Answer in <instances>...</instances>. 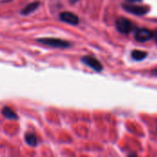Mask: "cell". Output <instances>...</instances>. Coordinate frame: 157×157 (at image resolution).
Segmentation results:
<instances>
[{"label":"cell","instance_id":"1","mask_svg":"<svg viewBox=\"0 0 157 157\" xmlns=\"http://www.w3.org/2000/svg\"><path fill=\"white\" fill-rule=\"evenodd\" d=\"M116 29L123 34H128L130 33L133 29H134V25L133 23L125 17H119L116 20Z\"/></svg>","mask_w":157,"mask_h":157},{"label":"cell","instance_id":"2","mask_svg":"<svg viewBox=\"0 0 157 157\" xmlns=\"http://www.w3.org/2000/svg\"><path fill=\"white\" fill-rule=\"evenodd\" d=\"M38 42L48 45V46H52L54 48H68L70 47V43L68 41L60 40V39H54V38H42V39H39Z\"/></svg>","mask_w":157,"mask_h":157},{"label":"cell","instance_id":"3","mask_svg":"<svg viewBox=\"0 0 157 157\" xmlns=\"http://www.w3.org/2000/svg\"><path fill=\"white\" fill-rule=\"evenodd\" d=\"M122 6L127 12H130L132 14L138 15V16L147 14L150 10V8L146 6H136L132 4H126V5H123Z\"/></svg>","mask_w":157,"mask_h":157},{"label":"cell","instance_id":"4","mask_svg":"<svg viewBox=\"0 0 157 157\" xmlns=\"http://www.w3.org/2000/svg\"><path fill=\"white\" fill-rule=\"evenodd\" d=\"M153 35H154L153 31H151L148 29H144V28L137 29H135V32H134V38L139 42H144V41L151 40L153 38Z\"/></svg>","mask_w":157,"mask_h":157},{"label":"cell","instance_id":"5","mask_svg":"<svg viewBox=\"0 0 157 157\" xmlns=\"http://www.w3.org/2000/svg\"><path fill=\"white\" fill-rule=\"evenodd\" d=\"M82 62L83 63H85L86 65L89 66L90 68L97 72H101L103 69V65L100 63V62L92 56H84L82 58Z\"/></svg>","mask_w":157,"mask_h":157},{"label":"cell","instance_id":"6","mask_svg":"<svg viewBox=\"0 0 157 157\" xmlns=\"http://www.w3.org/2000/svg\"><path fill=\"white\" fill-rule=\"evenodd\" d=\"M60 19L62 21H64L66 23L72 24V25H77L79 22V18L78 17L71 12H63L60 15Z\"/></svg>","mask_w":157,"mask_h":157},{"label":"cell","instance_id":"7","mask_svg":"<svg viewBox=\"0 0 157 157\" xmlns=\"http://www.w3.org/2000/svg\"><path fill=\"white\" fill-rule=\"evenodd\" d=\"M40 6V2L39 1H35V2H32L30 4H29L28 6H26L22 10H21V13L23 15H29L32 12H34L35 10H37V8Z\"/></svg>","mask_w":157,"mask_h":157},{"label":"cell","instance_id":"8","mask_svg":"<svg viewBox=\"0 0 157 157\" xmlns=\"http://www.w3.org/2000/svg\"><path fill=\"white\" fill-rule=\"evenodd\" d=\"M146 56H147V52H144V51L134 50V51L132 52V57L135 61H142L144 58H146Z\"/></svg>","mask_w":157,"mask_h":157},{"label":"cell","instance_id":"9","mask_svg":"<svg viewBox=\"0 0 157 157\" xmlns=\"http://www.w3.org/2000/svg\"><path fill=\"white\" fill-rule=\"evenodd\" d=\"M2 114L8 120H16L17 117L16 115V113L8 107H5L3 109H2Z\"/></svg>","mask_w":157,"mask_h":157},{"label":"cell","instance_id":"10","mask_svg":"<svg viewBox=\"0 0 157 157\" xmlns=\"http://www.w3.org/2000/svg\"><path fill=\"white\" fill-rule=\"evenodd\" d=\"M26 143L30 146H36L37 145V138L32 133H28L25 137Z\"/></svg>","mask_w":157,"mask_h":157},{"label":"cell","instance_id":"11","mask_svg":"<svg viewBox=\"0 0 157 157\" xmlns=\"http://www.w3.org/2000/svg\"><path fill=\"white\" fill-rule=\"evenodd\" d=\"M153 38H154V39L155 40V41H156V42H157V29H156V30H155V32H154Z\"/></svg>","mask_w":157,"mask_h":157},{"label":"cell","instance_id":"12","mask_svg":"<svg viewBox=\"0 0 157 157\" xmlns=\"http://www.w3.org/2000/svg\"><path fill=\"white\" fill-rule=\"evenodd\" d=\"M129 1L130 3H139V2H142V0H127Z\"/></svg>","mask_w":157,"mask_h":157},{"label":"cell","instance_id":"13","mask_svg":"<svg viewBox=\"0 0 157 157\" xmlns=\"http://www.w3.org/2000/svg\"><path fill=\"white\" fill-rule=\"evenodd\" d=\"M152 75H155V76H157V69L154 70V71L152 72Z\"/></svg>","mask_w":157,"mask_h":157},{"label":"cell","instance_id":"14","mask_svg":"<svg viewBox=\"0 0 157 157\" xmlns=\"http://www.w3.org/2000/svg\"><path fill=\"white\" fill-rule=\"evenodd\" d=\"M69 1H70L71 3H76V2H77L78 0H69Z\"/></svg>","mask_w":157,"mask_h":157},{"label":"cell","instance_id":"15","mask_svg":"<svg viewBox=\"0 0 157 157\" xmlns=\"http://www.w3.org/2000/svg\"><path fill=\"white\" fill-rule=\"evenodd\" d=\"M156 130H157V128H156Z\"/></svg>","mask_w":157,"mask_h":157}]
</instances>
